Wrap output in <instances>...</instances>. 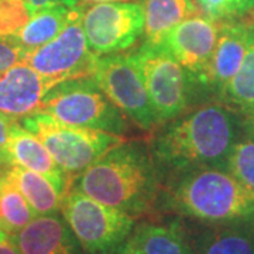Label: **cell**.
Listing matches in <instances>:
<instances>
[{
	"label": "cell",
	"mask_w": 254,
	"mask_h": 254,
	"mask_svg": "<svg viewBox=\"0 0 254 254\" xmlns=\"http://www.w3.org/2000/svg\"><path fill=\"white\" fill-rule=\"evenodd\" d=\"M10 161L6 158H0V177H3L4 174L7 173V170L10 168Z\"/></svg>",
	"instance_id": "obj_33"
},
{
	"label": "cell",
	"mask_w": 254,
	"mask_h": 254,
	"mask_svg": "<svg viewBox=\"0 0 254 254\" xmlns=\"http://www.w3.org/2000/svg\"><path fill=\"white\" fill-rule=\"evenodd\" d=\"M219 33L220 21L193 14L177 24L161 44L192 75L196 85L209 89L210 64Z\"/></svg>",
	"instance_id": "obj_11"
},
{
	"label": "cell",
	"mask_w": 254,
	"mask_h": 254,
	"mask_svg": "<svg viewBox=\"0 0 254 254\" xmlns=\"http://www.w3.org/2000/svg\"><path fill=\"white\" fill-rule=\"evenodd\" d=\"M193 247L196 254H254V225L208 226Z\"/></svg>",
	"instance_id": "obj_19"
},
{
	"label": "cell",
	"mask_w": 254,
	"mask_h": 254,
	"mask_svg": "<svg viewBox=\"0 0 254 254\" xmlns=\"http://www.w3.org/2000/svg\"><path fill=\"white\" fill-rule=\"evenodd\" d=\"M239 6H240V16H243L254 10V0H239Z\"/></svg>",
	"instance_id": "obj_32"
},
{
	"label": "cell",
	"mask_w": 254,
	"mask_h": 254,
	"mask_svg": "<svg viewBox=\"0 0 254 254\" xmlns=\"http://www.w3.org/2000/svg\"><path fill=\"white\" fill-rule=\"evenodd\" d=\"M242 134V115L218 99L173 119L150 150L157 167L174 175L205 167L225 168Z\"/></svg>",
	"instance_id": "obj_1"
},
{
	"label": "cell",
	"mask_w": 254,
	"mask_h": 254,
	"mask_svg": "<svg viewBox=\"0 0 254 254\" xmlns=\"http://www.w3.org/2000/svg\"><path fill=\"white\" fill-rule=\"evenodd\" d=\"M112 254H138V252H137L136 246L133 243V240L128 237V240H126L123 245L119 247L116 252H113Z\"/></svg>",
	"instance_id": "obj_31"
},
{
	"label": "cell",
	"mask_w": 254,
	"mask_h": 254,
	"mask_svg": "<svg viewBox=\"0 0 254 254\" xmlns=\"http://www.w3.org/2000/svg\"><path fill=\"white\" fill-rule=\"evenodd\" d=\"M0 227L4 230V227H3V213H1V198H0Z\"/></svg>",
	"instance_id": "obj_36"
},
{
	"label": "cell",
	"mask_w": 254,
	"mask_h": 254,
	"mask_svg": "<svg viewBox=\"0 0 254 254\" xmlns=\"http://www.w3.org/2000/svg\"><path fill=\"white\" fill-rule=\"evenodd\" d=\"M6 155L11 165H20L47 177L61 193H65L68 190L65 174L55 163L44 143L18 122L11 130L9 143L6 145Z\"/></svg>",
	"instance_id": "obj_15"
},
{
	"label": "cell",
	"mask_w": 254,
	"mask_h": 254,
	"mask_svg": "<svg viewBox=\"0 0 254 254\" xmlns=\"http://www.w3.org/2000/svg\"><path fill=\"white\" fill-rule=\"evenodd\" d=\"M82 26L95 55L122 53L143 34L144 14L140 3L102 1L83 10Z\"/></svg>",
	"instance_id": "obj_10"
},
{
	"label": "cell",
	"mask_w": 254,
	"mask_h": 254,
	"mask_svg": "<svg viewBox=\"0 0 254 254\" xmlns=\"http://www.w3.org/2000/svg\"><path fill=\"white\" fill-rule=\"evenodd\" d=\"M41 112L68 126L83 127L123 136L127 118L105 95L93 76L76 78L54 85L43 99Z\"/></svg>",
	"instance_id": "obj_4"
},
{
	"label": "cell",
	"mask_w": 254,
	"mask_h": 254,
	"mask_svg": "<svg viewBox=\"0 0 254 254\" xmlns=\"http://www.w3.org/2000/svg\"><path fill=\"white\" fill-rule=\"evenodd\" d=\"M140 4L144 14V41L151 44H161L177 24L199 11L192 0H141Z\"/></svg>",
	"instance_id": "obj_18"
},
{
	"label": "cell",
	"mask_w": 254,
	"mask_h": 254,
	"mask_svg": "<svg viewBox=\"0 0 254 254\" xmlns=\"http://www.w3.org/2000/svg\"><path fill=\"white\" fill-rule=\"evenodd\" d=\"M24 51L14 38H0V73L23 63Z\"/></svg>",
	"instance_id": "obj_26"
},
{
	"label": "cell",
	"mask_w": 254,
	"mask_h": 254,
	"mask_svg": "<svg viewBox=\"0 0 254 254\" xmlns=\"http://www.w3.org/2000/svg\"><path fill=\"white\" fill-rule=\"evenodd\" d=\"M93 79L120 112L143 130L158 126L153 103L130 54L100 55Z\"/></svg>",
	"instance_id": "obj_8"
},
{
	"label": "cell",
	"mask_w": 254,
	"mask_h": 254,
	"mask_svg": "<svg viewBox=\"0 0 254 254\" xmlns=\"http://www.w3.org/2000/svg\"><path fill=\"white\" fill-rule=\"evenodd\" d=\"M16 123H17V120L0 113V158H6L7 160L6 145L9 143L11 130H13V127H14Z\"/></svg>",
	"instance_id": "obj_27"
},
{
	"label": "cell",
	"mask_w": 254,
	"mask_h": 254,
	"mask_svg": "<svg viewBox=\"0 0 254 254\" xmlns=\"http://www.w3.org/2000/svg\"><path fill=\"white\" fill-rule=\"evenodd\" d=\"M53 86L24 61L11 66L0 73V113L14 120L26 118L40 110Z\"/></svg>",
	"instance_id": "obj_12"
},
{
	"label": "cell",
	"mask_w": 254,
	"mask_h": 254,
	"mask_svg": "<svg viewBox=\"0 0 254 254\" xmlns=\"http://www.w3.org/2000/svg\"><path fill=\"white\" fill-rule=\"evenodd\" d=\"M253 26L254 23L235 21L233 18L220 21V33L209 73V91L213 92L216 98L236 75L243 63Z\"/></svg>",
	"instance_id": "obj_14"
},
{
	"label": "cell",
	"mask_w": 254,
	"mask_h": 254,
	"mask_svg": "<svg viewBox=\"0 0 254 254\" xmlns=\"http://www.w3.org/2000/svg\"><path fill=\"white\" fill-rule=\"evenodd\" d=\"M0 254H20V252L13 243V240L7 237L6 240L0 242Z\"/></svg>",
	"instance_id": "obj_30"
},
{
	"label": "cell",
	"mask_w": 254,
	"mask_h": 254,
	"mask_svg": "<svg viewBox=\"0 0 254 254\" xmlns=\"http://www.w3.org/2000/svg\"><path fill=\"white\" fill-rule=\"evenodd\" d=\"M198 9L206 17L225 21L240 16L239 0H196Z\"/></svg>",
	"instance_id": "obj_25"
},
{
	"label": "cell",
	"mask_w": 254,
	"mask_h": 254,
	"mask_svg": "<svg viewBox=\"0 0 254 254\" xmlns=\"http://www.w3.org/2000/svg\"><path fill=\"white\" fill-rule=\"evenodd\" d=\"M160 198L161 208L205 226L254 225V192L225 168L205 167L175 174Z\"/></svg>",
	"instance_id": "obj_3"
},
{
	"label": "cell",
	"mask_w": 254,
	"mask_h": 254,
	"mask_svg": "<svg viewBox=\"0 0 254 254\" xmlns=\"http://www.w3.org/2000/svg\"><path fill=\"white\" fill-rule=\"evenodd\" d=\"M0 198L3 227L9 236L17 233L37 216L24 195L10 181L6 174L0 177Z\"/></svg>",
	"instance_id": "obj_22"
},
{
	"label": "cell",
	"mask_w": 254,
	"mask_h": 254,
	"mask_svg": "<svg viewBox=\"0 0 254 254\" xmlns=\"http://www.w3.org/2000/svg\"><path fill=\"white\" fill-rule=\"evenodd\" d=\"M28 4L34 9V11L50 6H57V4H64V6H76L78 0H26Z\"/></svg>",
	"instance_id": "obj_28"
},
{
	"label": "cell",
	"mask_w": 254,
	"mask_h": 254,
	"mask_svg": "<svg viewBox=\"0 0 254 254\" xmlns=\"http://www.w3.org/2000/svg\"><path fill=\"white\" fill-rule=\"evenodd\" d=\"M79 1V0H78ZM81 1H91V3H102V1H119V0H81Z\"/></svg>",
	"instance_id": "obj_35"
},
{
	"label": "cell",
	"mask_w": 254,
	"mask_h": 254,
	"mask_svg": "<svg viewBox=\"0 0 254 254\" xmlns=\"http://www.w3.org/2000/svg\"><path fill=\"white\" fill-rule=\"evenodd\" d=\"M6 175L24 195L37 216L53 215L61 210L64 193L47 177L20 165H10Z\"/></svg>",
	"instance_id": "obj_20"
},
{
	"label": "cell",
	"mask_w": 254,
	"mask_h": 254,
	"mask_svg": "<svg viewBox=\"0 0 254 254\" xmlns=\"http://www.w3.org/2000/svg\"><path fill=\"white\" fill-rule=\"evenodd\" d=\"M242 127L246 136L254 138V110L242 115Z\"/></svg>",
	"instance_id": "obj_29"
},
{
	"label": "cell",
	"mask_w": 254,
	"mask_h": 254,
	"mask_svg": "<svg viewBox=\"0 0 254 254\" xmlns=\"http://www.w3.org/2000/svg\"><path fill=\"white\" fill-rule=\"evenodd\" d=\"M20 254H82L76 237L58 213L38 215L11 235Z\"/></svg>",
	"instance_id": "obj_13"
},
{
	"label": "cell",
	"mask_w": 254,
	"mask_h": 254,
	"mask_svg": "<svg viewBox=\"0 0 254 254\" xmlns=\"http://www.w3.org/2000/svg\"><path fill=\"white\" fill-rule=\"evenodd\" d=\"M130 57L144 81L158 125L181 116L196 85L192 75L163 44L144 41Z\"/></svg>",
	"instance_id": "obj_7"
},
{
	"label": "cell",
	"mask_w": 254,
	"mask_h": 254,
	"mask_svg": "<svg viewBox=\"0 0 254 254\" xmlns=\"http://www.w3.org/2000/svg\"><path fill=\"white\" fill-rule=\"evenodd\" d=\"M82 10L83 7H79L78 4L73 7L57 4L37 10L27 24L13 38L23 48L24 54H27L54 40Z\"/></svg>",
	"instance_id": "obj_17"
},
{
	"label": "cell",
	"mask_w": 254,
	"mask_h": 254,
	"mask_svg": "<svg viewBox=\"0 0 254 254\" xmlns=\"http://www.w3.org/2000/svg\"><path fill=\"white\" fill-rule=\"evenodd\" d=\"M130 239L138 254H196L180 222H145L134 229Z\"/></svg>",
	"instance_id": "obj_16"
},
{
	"label": "cell",
	"mask_w": 254,
	"mask_h": 254,
	"mask_svg": "<svg viewBox=\"0 0 254 254\" xmlns=\"http://www.w3.org/2000/svg\"><path fill=\"white\" fill-rule=\"evenodd\" d=\"M7 237H10L9 235H7V233H6V232H4V230H3V229L0 227V242H3V240H6Z\"/></svg>",
	"instance_id": "obj_34"
},
{
	"label": "cell",
	"mask_w": 254,
	"mask_h": 254,
	"mask_svg": "<svg viewBox=\"0 0 254 254\" xmlns=\"http://www.w3.org/2000/svg\"><path fill=\"white\" fill-rule=\"evenodd\" d=\"M20 125L44 143L55 163L65 174L68 187L110 147L122 141V136L68 126L41 110L21 119Z\"/></svg>",
	"instance_id": "obj_5"
},
{
	"label": "cell",
	"mask_w": 254,
	"mask_h": 254,
	"mask_svg": "<svg viewBox=\"0 0 254 254\" xmlns=\"http://www.w3.org/2000/svg\"><path fill=\"white\" fill-rule=\"evenodd\" d=\"M218 99L240 115L254 110V26L250 31L243 63Z\"/></svg>",
	"instance_id": "obj_21"
},
{
	"label": "cell",
	"mask_w": 254,
	"mask_h": 254,
	"mask_svg": "<svg viewBox=\"0 0 254 254\" xmlns=\"http://www.w3.org/2000/svg\"><path fill=\"white\" fill-rule=\"evenodd\" d=\"M69 187L134 218L154 209L161 193L154 157L140 141H120L110 147Z\"/></svg>",
	"instance_id": "obj_2"
},
{
	"label": "cell",
	"mask_w": 254,
	"mask_h": 254,
	"mask_svg": "<svg viewBox=\"0 0 254 254\" xmlns=\"http://www.w3.org/2000/svg\"><path fill=\"white\" fill-rule=\"evenodd\" d=\"M83 10L54 40L24 55V63L51 85L92 76L95 72L98 55L92 53L86 43L82 26Z\"/></svg>",
	"instance_id": "obj_9"
},
{
	"label": "cell",
	"mask_w": 254,
	"mask_h": 254,
	"mask_svg": "<svg viewBox=\"0 0 254 254\" xmlns=\"http://www.w3.org/2000/svg\"><path fill=\"white\" fill-rule=\"evenodd\" d=\"M34 9L26 0H0V38H13L28 23Z\"/></svg>",
	"instance_id": "obj_24"
},
{
	"label": "cell",
	"mask_w": 254,
	"mask_h": 254,
	"mask_svg": "<svg viewBox=\"0 0 254 254\" xmlns=\"http://www.w3.org/2000/svg\"><path fill=\"white\" fill-rule=\"evenodd\" d=\"M61 213L85 254H112L136 227L134 216L103 205L73 187L64 193Z\"/></svg>",
	"instance_id": "obj_6"
},
{
	"label": "cell",
	"mask_w": 254,
	"mask_h": 254,
	"mask_svg": "<svg viewBox=\"0 0 254 254\" xmlns=\"http://www.w3.org/2000/svg\"><path fill=\"white\" fill-rule=\"evenodd\" d=\"M225 170L254 192V138L242 134L229 154Z\"/></svg>",
	"instance_id": "obj_23"
}]
</instances>
